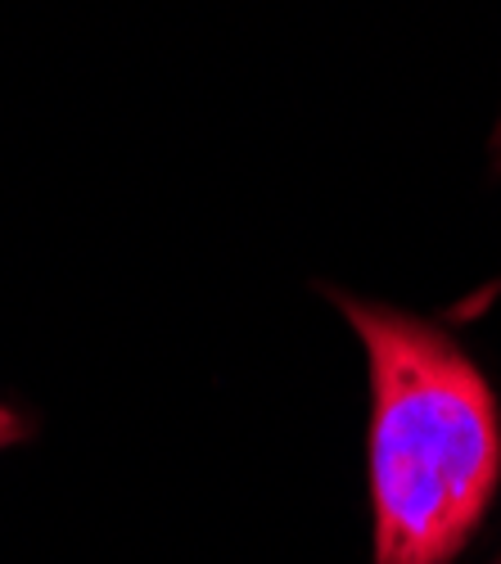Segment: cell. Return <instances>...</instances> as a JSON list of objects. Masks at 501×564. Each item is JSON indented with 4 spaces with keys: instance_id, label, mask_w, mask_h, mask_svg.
<instances>
[{
    "instance_id": "6da1fadb",
    "label": "cell",
    "mask_w": 501,
    "mask_h": 564,
    "mask_svg": "<svg viewBox=\"0 0 501 564\" xmlns=\"http://www.w3.org/2000/svg\"><path fill=\"white\" fill-rule=\"evenodd\" d=\"M371 361L375 564H451L501 488V411L438 325L330 294Z\"/></svg>"
},
{
    "instance_id": "7a4b0ae2",
    "label": "cell",
    "mask_w": 501,
    "mask_h": 564,
    "mask_svg": "<svg viewBox=\"0 0 501 564\" xmlns=\"http://www.w3.org/2000/svg\"><path fill=\"white\" fill-rule=\"evenodd\" d=\"M19 438H28V420L14 415L10 406H0V447H10V443H19Z\"/></svg>"
},
{
    "instance_id": "3957f363",
    "label": "cell",
    "mask_w": 501,
    "mask_h": 564,
    "mask_svg": "<svg viewBox=\"0 0 501 564\" xmlns=\"http://www.w3.org/2000/svg\"><path fill=\"white\" fill-rule=\"evenodd\" d=\"M497 159H501V127H497Z\"/></svg>"
},
{
    "instance_id": "277c9868",
    "label": "cell",
    "mask_w": 501,
    "mask_h": 564,
    "mask_svg": "<svg viewBox=\"0 0 501 564\" xmlns=\"http://www.w3.org/2000/svg\"><path fill=\"white\" fill-rule=\"evenodd\" d=\"M497 564H501V560H497Z\"/></svg>"
}]
</instances>
